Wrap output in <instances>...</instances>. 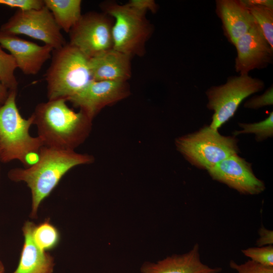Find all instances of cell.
<instances>
[{
    "instance_id": "obj_1",
    "label": "cell",
    "mask_w": 273,
    "mask_h": 273,
    "mask_svg": "<svg viewBox=\"0 0 273 273\" xmlns=\"http://www.w3.org/2000/svg\"><path fill=\"white\" fill-rule=\"evenodd\" d=\"M94 161V157L87 154L43 146L35 163L27 167L12 168L8 172V176L14 182L24 183L30 189V216L36 218L40 204L64 175L75 166L89 164Z\"/></svg>"
},
{
    "instance_id": "obj_2",
    "label": "cell",
    "mask_w": 273,
    "mask_h": 273,
    "mask_svg": "<svg viewBox=\"0 0 273 273\" xmlns=\"http://www.w3.org/2000/svg\"><path fill=\"white\" fill-rule=\"evenodd\" d=\"M66 102L57 99L40 103L31 115L44 146L75 150L88 136L93 119L80 110H72Z\"/></svg>"
},
{
    "instance_id": "obj_3",
    "label": "cell",
    "mask_w": 273,
    "mask_h": 273,
    "mask_svg": "<svg viewBox=\"0 0 273 273\" xmlns=\"http://www.w3.org/2000/svg\"><path fill=\"white\" fill-rule=\"evenodd\" d=\"M17 94V90L9 91L6 101L0 106V161L18 160L27 167L36 161L43 145L38 136L30 134L33 117L26 119L21 115Z\"/></svg>"
},
{
    "instance_id": "obj_4",
    "label": "cell",
    "mask_w": 273,
    "mask_h": 273,
    "mask_svg": "<svg viewBox=\"0 0 273 273\" xmlns=\"http://www.w3.org/2000/svg\"><path fill=\"white\" fill-rule=\"evenodd\" d=\"M44 76L48 100L68 101L92 80L89 58L67 42L53 51L51 62Z\"/></svg>"
},
{
    "instance_id": "obj_5",
    "label": "cell",
    "mask_w": 273,
    "mask_h": 273,
    "mask_svg": "<svg viewBox=\"0 0 273 273\" xmlns=\"http://www.w3.org/2000/svg\"><path fill=\"white\" fill-rule=\"evenodd\" d=\"M105 13L114 19L112 29L113 49L132 57L143 55L152 27L145 17L127 4L105 3Z\"/></svg>"
},
{
    "instance_id": "obj_6",
    "label": "cell",
    "mask_w": 273,
    "mask_h": 273,
    "mask_svg": "<svg viewBox=\"0 0 273 273\" xmlns=\"http://www.w3.org/2000/svg\"><path fill=\"white\" fill-rule=\"evenodd\" d=\"M234 136L221 135L217 130L206 126L176 141L178 150L193 165L209 169L239 151Z\"/></svg>"
},
{
    "instance_id": "obj_7",
    "label": "cell",
    "mask_w": 273,
    "mask_h": 273,
    "mask_svg": "<svg viewBox=\"0 0 273 273\" xmlns=\"http://www.w3.org/2000/svg\"><path fill=\"white\" fill-rule=\"evenodd\" d=\"M263 81L249 75L230 77L224 84L210 87L206 92L207 107L214 113L210 127L217 130L235 114L242 102L261 90Z\"/></svg>"
},
{
    "instance_id": "obj_8",
    "label": "cell",
    "mask_w": 273,
    "mask_h": 273,
    "mask_svg": "<svg viewBox=\"0 0 273 273\" xmlns=\"http://www.w3.org/2000/svg\"><path fill=\"white\" fill-rule=\"evenodd\" d=\"M0 31L28 36L42 41L54 50L67 43L52 13L46 6L37 10H17L1 25Z\"/></svg>"
},
{
    "instance_id": "obj_9",
    "label": "cell",
    "mask_w": 273,
    "mask_h": 273,
    "mask_svg": "<svg viewBox=\"0 0 273 273\" xmlns=\"http://www.w3.org/2000/svg\"><path fill=\"white\" fill-rule=\"evenodd\" d=\"M112 17L105 13L82 14L69 32V42L88 58L113 48Z\"/></svg>"
},
{
    "instance_id": "obj_10",
    "label": "cell",
    "mask_w": 273,
    "mask_h": 273,
    "mask_svg": "<svg viewBox=\"0 0 273 273\" xmlns=\"http://www.w3.org/2000/svg\"><path fill=\"white\" fill-rule=\"evenodd\" d=\"M129 93L127 82L92 79L81 92L68 101L93 119L105 107L126 98Z\"/></svg>"
},
{
    "instance_id": "obj_11",
    "label": "cell",
    "mask_w": 273,
    "mask_h": 273,
    "mask_svg": "<svg viewBox=\"0 0 273 273\" xmlns=\"http://www.w3.org/2000/svg\"><path fill=\"white\" fill-rule=\"evenodd\" d=\"M234 46L237 52L235 68L240 75H248L250 71L265 68L272 62L273 48L257 23Z\"/></svg>"
},
{
    "instance_id": "obj_12",
    "label": "cell",
    "mask_w": 273,
    "mask_h": 273,
    "mask_svg": "<svg viewBox=\"0 0 273 273\" xmlns=\"http://www.w3.org/2000/svg\"><path fill=\"white\" fill-rule=\"evenodd\" d=\"M207 171L214 179L242 194H257L265 189L264 183L254 174L251 164L237 154L223 159Z\"/></svg>"
},
{
    "instance_id": "obj_13",
    "label": "cell",
    "mask_w": 273,
    "mask_h": 273,
    "mask_svg": "<svg viewBox=\"0 0 273 273\" xmlns=\"http://www.w3.org/2000/svg\"><path fill=\"white\" fill-rule=\"evenodd\" d=\"M0 45L13 57L19 68L26 75H35L51 58L54 49L46 44L38 45L18 35L0 31Z\"/></svg>"
},
{
    "instance_id": "obj_14",
    "label": "cell",
    "mask_w": 273,
    "mask_h": 273,
    "mask_svg": "<svg viewBox=\"0 0 273 273\" xmlns=\"http://www.w3.org/2000/svg\"><path fill=\"white\" fill-rule=\"evenodd\" d=\"M216 12L221 20L224 35L234 46L256 24L248 8L241 0H217Z\"/></svg>"
},
{
    "instance_id": "obj_15",
    "label": "cell",
    "mask_w": 273,
    "mask_h": 273,
    "mask_svg": "<svg viewBox=\"0 0 273 273\" xmlns=\"http://www.w3.org/2000/svg\"><path fill=\"white\" fill-rule=\"evenodd\" d=\"M131 58L112 48L89 58L92 79L127 82L131 75Z\"/></svg>"
},
{
    "instance_id": "obj_16",
    "label": "cell",
    "mask_w": 273,
    "mask_h": 273,
    "mask_svg": "<svg viewBox=\"0 0 273 273\" xmlns=\"http://www.w3.org/2000/svg\"><path fill=\"white\" fill-rule=\"evenodd\" d=\"M221 270L201 261L198 244L188 253L172 255L157 262H145L141 267L142 273H218Z\"/></svg>"
},
{
    "instance_id": "obj_17",
    "label": "cell",
    "mask_w": 273,
    "mask_h": 273,
    "mask_svg": "<svg viewBox=\"0 0 273 273\" xmlns=\"http://www.w3.org/2000/svg\"><path fill=\"white\" fill-rule=\"evenodd\" d=\"M35 224L27 220L22 226L24 243L18 264L12 273H53L55 259L49 253L41 250L32 236Z\"/></svg>"
},
{
    "instance_id": "obj_18",
    "label": "cell",
    "mask_w": 273,
    "mask_h": 273,
    "mask_svg": "<svg viewBox=\"0 0 273 273\" xmlns=\"http://www.w3.org/2000/svg\"><path fill=\"white\" fill-rule=\"evenodd\" d=\"M61 30L69 33L81 17L80 0H43Z\"/></svg>"
},
{
    "instance_id": "obj_19",
    "label": "cell",
    "mask_w": 273,
    "mask_h": 273,
    "mask_svg": "<svg viewBox=\"0 0 273 273\" xmlns=\"http://www.w3.org/2000/svg\"><path fill=\"white\" fill-rule=\"evenodd\" d=\"M32 236L36 245L41 250L47 252L55 248L60 239L58 229L47 220L35 225Z\"/></svg>"
},
{
    "instance_id": "obj_20",
    "label": "cell",
    "mask_w": 273,
    "mask_h": 273,
    "mask_svg": "<svg viewBox=\"0 0 273 273\" xmlns=\"http://www.w3.org/2000/svg\"><path fill=\"white\" fill-rule=\"evenodd\" d=\"M246 7L265 39L273 48V8L262 5H248Z\"/></svg>"
},
{
    "instance_id": "obj_21",
    "label": "cell",
    "mask_w": 273,
    "mask_h": 273,
    "mask_svg": "<svg viewBox=\"0 0 273 273\" xmlns=\"http://www.w3.org/2000/svg\"><path fill=\"white\" fill-rule=\"evenodd\" d=\"M17 68L13 57L4 51L0 45V79L9 91L17 90L18 82L15 74Z\"/></svg>"
},
{
    "instance_id": "obj_22",
    "label": "cell",
    "mask_w": 273,
    "mask_h": 273,
    "mask_svg": "<svg viewBox=\"0 0 273 273\" xmlns=\"http://www.w3.org/2000/svg\"><path fill=\"white\" fill-rule=\"evenodd\" d=\"M273 113H270L268 117L264 120L258 123L251 124H240L243 130L235 131L234 133L236 135L240 133H254L258 141L263 140L273 134Z\"/></svg>"
},
{
    "instance_id": "obj_23",
    "label": "cell",
    "mask_w": 273,
    "mask_h": 273,
    "mask_svg": "<svg viewBox=\"0 0 273 273\" xmlns=\"http://www.w3.org/2000/svg\"><path fill=\"white\" fill-rule=\"evenodd\" d=\"M251 260L267 266H273V247L271 245L249 248L242 250Z\"/></svg>"
},
{
    "instance_id": "obj_24",
    "label": "cell",
    "mask_w": 273,
    "mask_h": 273,
    "mask_svg": "<svg viewBox=\"0 0 273 273\" xmlns=\"http://www.w3.org/2000/svg\"><path fill=\"white\" fill-rule=\"evenodd\" d=\"M230 266L237 273H273V266L263 265L251 260L243 264L231 261Z\"/></svg>"
},
{
    "instance_id": "obj_25",
    "label": "cell",
    "mask_w": 273,
    "mask_h": 273,
    "mask_svg": "<svg viewBox=\"0 0 273 273\" xmlns=\"http://www.w3.org/2000/svg\"><path fill=\"white\" fill-rule=\"evenodd\" d=\"M0 5L19 10H37L45 6L43 0H0Z\"/></svg>"
},
{
    "instance_id": "obj_26",
    "label": "cell",
    "mask_w": 273,
    "mask_h": 273,
    "mask_svg": "<svg viewBox=\"0 0 273 273\" xmlns=\"http://www.w3.org/2000/svg\"><path fill=\"white\" fill-rule=\"evenodd\" d=\"M273 103L272 86L270 87L262 95L254 97L245 104V107L250 109H258Z\"/></svg>"
},
{
    "instance_id": "obj_27",
    "label": "cell",
    "mask_w": 273,
    "mask_h": 273,
    "mask_svg": "<svg viewBox=\"0 0 273 273\" xmlns=\"http://www.w3.org/2000/svg\"><path fill=\"white\" fill-rule=\"evenodd\" d=\"M136 11L146 14L148 11L155 13L157 5L153 0H131L127 4Z\"/></svg>"
},
{
    "instance_id": "obj_28",
    "label": "cell",
    "mask_w": 273,
    "mask_h": 273,
    "mask_svg": "<svg viewBox=\"0 0 273 273\" xmlns=\"http://www.w3.org/2000/svg\"><path fill=\"white\" fill-rule=\"evenodd\" d=\"M260 238L257 242L259 247L270 245L273 242L272 231L262 228L259 231Z\"/></svg>"
},
{
    "instance_id": "obj_29",
    "label": "cell",
    "mask_w": 273,
    "mask_h": 273,
    "mask_svg": "<svg viewBox=\"0 0 273 273\" xmlns=\"http://www.w3.org/2000/svg\"><path fill=\"white\" fill-rule=\"evenodd\" d=\"M244 4L246 5H262L273 8L272 0H243Z\"/></svg>"
},
{
    "instance_id": "obj_30",
    "label": "cell",
    "mask_w": 273,
    "mask_h": 273,
    "mask_svg": "<svg viewBox=\"0 0 273 273\" xmlns=\"http://www.w3.org/2000/svg\"><path fill=\"white\" fill-rule=\"evenodd\" d=\"M9 93V90L3 84L0 79V105L3 104L6 101Z\"/></svg>"
},
{
    "instance_id": "obj_31",
    "label": "cell",
    "mask_w": 273,
    "mask_h": 273,
    "mask_svg": "<svg viewBox=\"0 0 273 273\" xmlns=\"http://www.w3.org/2000/svg\"><path fill=\"white\" fill-rule=\"evenodd\" d=\"M5 268L4 265L2 261L0 260V273H5Z\"/></svg>"
},
{
    "instance_id": "obj_32",
    "label": "cell",
    "mask_w": 273,
    "mask_h": 273,
    "mask_svg": "<svg viewBox=\"0 0 273 273\" xmlns=\"http://www.w3.org/2000/svg\"><path fill=\"white\" fill-rule=\"evenodd\" d=\"M1 166H0V178H1Z\"/></svg>"
},
{
    "instance_id": "obj_33",
    "label": "cell",
    "mask_w": 273,
    "mask_h": 273,
    "mask_svg": "<svg viewBox=\"0 0 273 273\" xmlns=\"http://www.w3.org/2000/svg\"><path fill=\"white\" fill-rule=\"evenodd\" d=\"M0 154H1V149H0Z\"/></svg>"
},
{
    "instance_id": "obj_34",
    "label": "cell",
    "mask_w": 273,
    "mask_h": 273,
    "mask_svg": "<svg viewBox=\"0 0 273 273\" xmlns=\"http://www.w3.org/2000/svg\"><path fill=\"white\" fill-rule=\"evenodd\" d=\"M1 106V105H0Z\"/></svg>"
}]
</instances>
